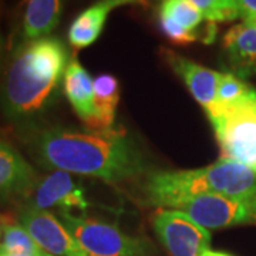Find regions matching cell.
<instances>
[{"label":"cell","instance_id":"obj_1","mask_svg":"<svg viewBox=\"0 0 256 256\" xmlns=\"http://www.w3.org/2000/svg\"><path fill=\"white\" fill-rule=\"evenodd\" d=\"M38 162L56 171L121 182L146 170V161L124 128L76 131L52 128L34 142Z\"/></svg>","mask_w":256,"mask_h":256},{"label":"cell","instance_id":"obj_2","mask_svg":"<svg viewBox=\"0 0 256 256\" xmlns=\"http://www.w3.org/2000/svg\"><path fill=\"white\" fill-rule=\"evenodd\" d=\"M68 50L57 37L22 44L6 68L2 108L12 120L32 118L50 106L68 66Z\"/></svg>","mask_w":256,"mask_h":256},{"label":"cell","instance_id":"obj_3","mask_svg":"<svg viewBox=\"0 0 256 256\" xmlns=\"http://www.w3.org/2000/svg\"><path fill=\"white\" fill-rule=\"evenodd\" d=\"M150 204L172 208L200 195H225L256 201V172L246 165L220 158L215 164L186 171L152 174L146 185Z\"/></svg>","mask_w":256,"mask_h":256},{"label":"cell","instance_id":"obj_4","mask_svg":"<svg viewBox=\"0 0 256 256\" xmlns=\"http://www.w3.org/2000/svg\"><path fill=\"white\" fill-rule=\"evenodd\" d=\"M60 220L87 256H156L146 239L131 236L108 222L73 212H60Z\"/></svg>","mask_w":256,"mask_h":256},{"label":"cell","instance_id":"obj_5","mask_svg":"<svg viewBox=\"0 0 256 256\" xmlns=\"http://www.w3.org/2000/svg\"><path fill=\"white\" fill-rule=\"evenodd\" d=\"M222 158L246 165L256 172V96L229 108L206 112Z\"/></svg>","mask_w":256,"mask_h":256},{"label":"cell","instance_id":"obj_6","mask_svg":"<svg viewBox=\"0 0 256 256\" xmlns=\"http://www.w3.org/2000/svg\"><path fill=\"white\" fill-rule=\"evenodd\" d=\"M175 210H182L205 229L256 225V201L225 195H200L185 200Z\"/></svg>","mask_w":256,"mask_h":256},{"label":"cell","instance_id":"obj_7","mask_svg":"<svg viewBox=\"0 0 256 256\" xmlns=\"http://www.w3.org/2000/svg\"><path fill=\"white\" fill-rule=\"evenodd\" d=\"M152 226L171 256H202L210 245V234L178 210H160L152 216Z\"/></svg>","mask_w":256,"mask_h":256},{"label":"cell","instance_id":"obj_8","mask_svg":"<svg viewBox=\"0 0 256 256\" xmlns=\"http://www.w3.org/2000/svg\"><path fill=\"white\" fill-rule=\"evenodd\" d=\"M158 18L162 33L174 44L195 42L210 44L216 37V24L208 22L202 28L204 16L190 0H162Z\"/></svg>","mask_w":256,"mask_h":256},{"label":"cell","instance_id":"obj_9","mask_svg":"<svg viewBox=\"0 0 256 256\" xmlns=\"http://www.w3.org/2000/svg\"><path fill=\"white\" fill-rule=\"evenodd\" d=\"M18 222L50 256H87L63 222L48 210L28 206L20 210Z\"/></svg>","mask_w":256,"mask_h":256},{"label":"cell","instance_id":"obj_10","mask_svg":"<svg viewBox=\"0 0 256 256\" xmlns=\"http://www.w3.org/2000/svg\"><path fill=\"white\" fill-rule=\"evenodd\" d=\"M30 206L43 210L57 208L60 212H84L88 208V201L82 186L72 175L66 171H54L36 184Z\"/></svg>","mask_w":256,"mask_h":256},{"label":"cell","instance_id":"obj_11","mask_svg":"<svg viewBox=\"0 0 256 256\" xmlns=\"http://www.w3.org/2000/svg\"><path fill=\"white\" fill-rule=\"evenodd\" d=\"M162 54L175 74L186 84L192 97L204 107L205 112L210 110L216 101V90L222 73L204 67L172 50H162Z\"/></svg>","mask_w":256,"mask_h":256},{"label":"cell","instance_id":"obj_12","mask_svg":"<svg viewBox=\"0 0 256 256\" xmlns=\"http://www.w3.org/2000/svg\"><path fill=\"white\" fill-rule=\"evenodd\" d=\"M126 4L148 6V0H98L74 18L68 28V43L76 50L86 48L100 37L111 10Z\"/></svg>","mask_w":256,"mask_h":256},{"label":"cell","instance_id":"obj_13","mask_svg":"<svg viewBox=\"0 0 256 256\" xmlns=\"http://www.w3.org/2000/svg\"><path fill=\"white\" fill-rule=\"evenodd\" d=\"M222 46L229 67L238 77L256 74V26L240 23L225 33Z\"/></svg>","mask_w":256,"mask_h":256},{"label":"cell","instance_id":"obj_14","mask_svg":"<svg viewBox=\"0 0 256 256\" xmlns=\"http://www.w3.org/2000/svg\"><path fill=\"white\" fill-rule=\"evenodd\" d=\"M36 184L33 166L18 150L0 140V195H28Z\"/></svg>","mask_w":256,"mask_h":256},{"label":"cell","instance_id":"obj_15","mask_svg":"<svg viewBox=\"0 0 256 256\" xmlns=\"http://www.w3.org/2000/svg\"><path fill=\"white\" fill-rule=\"evenodd\" d=\"M63 90L76 114L88 126L94 117V82L77 58L68 62L63 77Z\"/></svg>","mask_w":256,"mask_h":256},{"label":"cell","instance_id":"obj_16","mask_svg":"<svg viewBox=\"0 0 256 256\" xmlns=\"http://www.w3.org/2000/svg\"><path fill=\"white\" fill-rule=\"evenodd\" d=\"M120 100L118 80L111 74H101L94 78V117L87 126L92 131L112 128Z\"/></svg>","mask_w":256,"mask_h":256},{"label":"cell","instance_id":"obj_17","mask_svg":"<svg viewBox=\"0 0 256 256\" xmlns=\"http://www.w3.org/2000/svg\"><path fill=\"white\" fill-rule=\"evenodd\" d=\"M62 0H28L23 14V36L37 40L47 37L58 24Z\"/></svg>","mask_w":256,"mask_h":256},{"label":"cell","instance_id":"obj_18","mask_svg":"<svg viewBox=\"0 0 256 256\" xmlns=\"http://www.w3.org/2000/svg\"><path fill=\"white\" fill-rule=\"evenodd\" d=\"M3 240L0 245V254L6 255H22V256H50L37 242L32 238L22 224L3 220Z\"/></svg>","mask_w":256,"mask_h":256},{"label":"cell","instance_id":"obj_19","mask_svg":"<svg viewBox=\"0 0 256 256\" xmlns=\"http://www.w3.org/2000/svg\"><path fill=\"white\" fill-rule=\"evenodd\" d=\"M255 96V90L246 82H244L240 77L235 76L234 73H222L220 84H218V90H216V101L210 110L229 108V107L242 104Z\"/></svg>","mask_w":256,"mask_h":256},{"label":"cell","instance_id":"obj_20","mask_svg":"<svg viewBox=\"0 0 256 256\" xmlns=\"http://www.w3.org/2000/svg\"><path fill=\"white\" fill-rule=\"evenodd\" d=\"M210 23L232 22L240 18V12L235 0H190Z\"/></svg>","mask_w":256,"mask_h":256},{"label":"cell","instance_id":"obj_21","mask_svg":"<svg viewBox=\"0 0 256 256\" xmlns=\"http://www.w3.org/2000/svg\"><path fill=\"white\" fill-rule=\"evenodd\" d=\"M240 12L242 20L246 18L256 16V0H235Z\"/></svg>","mask_w":256,"mask_h":256},{"label":"cell","instance_id":"obj_22","mask_svg":"<svg viewBox=\"0 0 256 256\" xmlns=\"http://www.w3.org/2000/svg\"><path fill=\"white\" fill-rule=\"evenodd\" d=\"M3 62H4V42H3V36L0 32V72L3 67Z\"/></svg>","mask_w":256,"mask_h":256},{"label":"cell","instance_id":"obj_23","mask_svg":"<svg viewBox=\"0 0 256 256\" xmlns=\"http://www.w3.org/2000/svg\"><path fill=\"white\" fill-rule=\"evenodd\" d=\"M202 256H230L228 255V254H224V252H215V250H210V249H208L205 254Z\"/></svg>","mask_w":256,"mask_h":256},{"label":"cell","instance_id":"obj_24","mask_svg":"<svg viewBox=\"0 0 256 256\" xmlns=\"http://www.w3.org/2000/svg\"><path fill=\"white\" fill-rule=\"evenodd\" d=\"M2 234H3V224H2V220H0V239H2ZM2 245V242H0Z\"/></svg>","mask_w":256,"mask_h":256},{"label":"cell","instance_id":"obj_25","mask_svg":"<svg viewBox=\"0 0 256 256\" xmlns=\"http://www.w3.org/2000/svg\"><path fill=\"white\" fill-rule=\"evenodd\" d=\"M0 256H22V255H6V254H0Z\"/></svg>","mask_w":256,"mask_h":256}]
</instances>
